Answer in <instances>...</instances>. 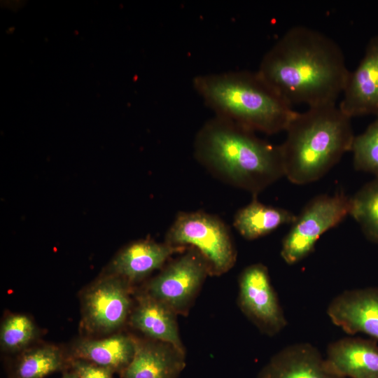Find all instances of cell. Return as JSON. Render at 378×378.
Returning <instances> with one entry per match:
<instances>
[{
	"instance_id": "9",
	"label": "cell",
	"mask_w": 378,
	"mask_h": 378,
	"mask_svg": "<svg viewBox=\"0 0 378 378\" xmlns=\"http://www.w3.org/2000/svg\"><path fill=\"white\" fill-rule=\"evenodd\" d=\"M238 304L243 314L268 336L277 335L287 326L268 270L261 263L251 265L240 274Z\"/></svg>"
},
{
	"instance_id": "18",
	"label": "cell",
	"mask_w": 378,
	"mask_h": 378,
	"mask_svg": "<svg viewBox=\"0 0 378 378\" xmlns=\"http://www.w3.org/2000/svg\"><path fill=\"white\" fill-rule=\"evenodd\" d=\"M296 218L292 211L260 202L257 196L240 209L234 216L233 225L240 234L248 240L263 237L279 226L292 224Z\"/></svg>"
},
{
	"instance_id": "3",
	"label": "cell",
	"mask_w": 378,
	"mask_h": 378,
	"mask_svg": "<svg viewBox=\"0 0 378 378\" xmlns=\"http://www.w3.org/2000/svg\"><path fill=\"white\" fill-rule=\"evenodd\" d=\"M351 119L336 104L297 112L280 145L284 176L294 184L304 185L325 176L351 150L355 136Z\"/></svg>"
},
{
	"instance_id": "6",
	"label": "cell",
	"mask_w": 378,
	"mask_h": 378,
	"mask_svg": "<svg viewBox=\"0 0 378 378\" xmlns=\"http://www.w3.org/2000/svg\"><path fill=\"white\" fill-rule=\"evenodd\" d=\"M351 211V197L343 192L320 195L296 216L282 241L281 255L288 265L304 259L314 250L320 237L340 224Z\"/></svg>"
},
{
	"instance_id": "10",
	"label": "cell",
	"mask_w": 378,
	"mask_h": 378,
	"mask_svg": "<svg viewBox=\"0 0 378 378\" xmlns=\"http://www.w3.org/2000/svg\"><path fill=\"white\" fill-rule=\"evenodd\" d=\"M327 314L346 333L362 332L378 340V288L343 291L331 300Z\"/></svg>"
},
{
	"instance_id": "11",
	"label": "cell",
	"mask_w": 378,
	"mask_h": 378,
	"mask_svg": "<svg viewBox=\"0 0 378 378\" xmlns=\"http://www.w3.org/2000/svg\"><path fill=\"white\" fill-rule=\"evenodd\" d=\"M339 108L350 117L378 115V36L369 41L356 69L350 71Z\"/></svg>"
},
{
	"instance_id": "8",
	"label": "cell",
	"mask_w": 378,
	"mask_h": 378,
	"mask_svg": "<svg viewBox=\"0 0 378 378\" xmlns=\"http://www.w3.org/2000/svg\"><path fill=\"white\" fill-rule=\"evenodd\" d=\"M131 284L110 274L90 286L83 293L82 323L88 332L108 334L120 328L132 310Z\"/></svg>"
},
{
	"instance_id": "22",
	"label": "cell",
	"mask_w": 378,
	"mask_h": 378,
	"mask_svg": "<svg viewBox=\"0 0 378 378\" xmlns=\"http://www.w3.org/2000/svg\"><path fill=\"white\" fill-rule=\"evenodd\" d=\"M351 151L356 170L378 176V115L364 132L355 136Z\"/></svg>"
},
{
	"instance_id": "16",
	"label": "cell",
	"mask_w": 378,
	"mask_h": 378,
	"mask_svg": "<svg viewBox=\"0 0 378 378\" xmlns=\"http://www.w3.org/2000/svg\"><path fill=\"white\" fill-rule=\"evenodd\" d=\"M131 312L129 323L148 339L171 344L185 350L181 342L176 313L164 303L142 293Z\"/></svg>"
},
{
	"instance_id": "13",
	"label": "cell",
	"mask_w": 378,
	"mask_h": 378,
	"mask_svg": "<svg viewBox=\"0 0 378 378\" xmlns=\"http://www.w3.org/2000/svg\"><path fill=\"white\" fill-rule=\"evenodd\" d=\"M186 352L158 340H138L134 356L122 378H177L186 367Z\"/></svg>"
},
{
	"instance_id": "19",
	"label": "cell",
	"mask_w": 378,
	"mask_h": 378,
	"mask_svg": "<svg viewBox=\"0 0 378 378\" xmlns=\"http://www.w3.org/2000/svg\"><path fill=\"white\" fill-rule=\"evenodd\" d=\"M65 363L62 351L56 346L27 349L17 360L13 378H45L62 369Z\"/></svg>"
},
{
	"instance_id": "12",
	"label": "cell",
	"mask_w": 378,
	"mask_h": 378,
	"mask_svg": "<svg viewBox=\"0 0 378 378\" xmlns=\"http://www.w3.org/2000/svg\"><path fill=\"white\" fill-rule=\"evenodd\" d=\"M257 378H345L330 369L319 350L307 342L290 344L276 353Z\"/></svg>"
},
{
	"instance_id": "7",
	"label": "cell",
	"mask_w": 378,
	"mask_h": 378,
	"mask_svg": "<svg viewBox=\"0 0 378 378\" xmlns=\"http://www.w3.org/2000/svg\"><path fill=\"white\" fill-rule=\"evenodd\" d=\"M209 274L205 259L197 250L190 247L153 278L144 293L164 303L177 315H184Z\"/></svg>"
},
{
	"instance_id": "15",
	"label": "cell",
	"mask_w": 378,
	"mask_h": 378,
	"mask_svg": "<svg viewBox=\"0 0 378 378\" xmlns=\"http://www.w3.org/2000/svg\"><path fill=\"white\" fill-rule=\"evenodd\" d=\"M185 249L166 242L134 241L123 248L112 260L110 274L119 276L132 285L162 267L172 255Z\"/></svg>"
},
{
	"instance_id": "21",
	"label": "cell",
	"mask_w": 378,
	"mask_h": 378,
	"mask_svg": "<svg viewBox=\"0 0 378 378\" xmlns=\"http://www.w3.org/2000/svg\"><path fill=\"white\" fill-rule=\"evenodd\" d=\"M37 331L35 323L28 316L10 314L1 325V349L7 353L23 352L35 340Z\"/></svg>"
},
{
	"instance_id": "5",
	"label": "cell",
	"mask_w": 378,
	"mask_h": 378,
	"mask_svg": "<svg viewBox=\"0 0 378 378\" xmlns=\"http://www.w3.org/2000/svg\"><path fill=\"white\" fill-rule=\"evenodd\" d=\"M169 245L197 250L210 275H221L234 265L237 251L230 230L218 217L203 211L180 213L166 234Z\"/></svg>"
},
{
	"instance_id": "17",
	"label": "cell",
	"mask_w": 378,
	"mask_h": 378,
	"mask_svg": "<svg viewBox=\"0 0 378 378\" xmlns=\"http://www.w3.org/2000/svg\"><path fill=\"white\" fill-rule=\"evenodd\" d=\"M137 342L138 339L123 333L102 339H80L71 347V358L121 373L132 360Z\"/></svg>"
},
{
	"instance_id": "2",
	"label": "cell",
	"mask_w": 378,
	"mask_h": 378,
	"mask_svg": "<svg viewBox=\"0 0 378 378\" xmlns=\"http://www.w3.org/2000/svg\"><path fill=\"white\" fill-rule=\"evenodd\" d=\"M194 148L196 158L209 171L253 196L284 176L280 145L216 115L197 132Z\"/></svg>"
},
{
	"instance_id": "4",
	"label": "cell",
	"mask_w": 378,
	"mask_h": 378,
	"mask_svg": "<svg viewBox=\"0 0 378 378\" xmlns=\"http://www.w3.org/2000/svg\"><path fill=\"white\" fill-rule=\"evenodd\" d=\"M192 84L216 116L253 132L273 134L286 131L297 113L258 71L200 74Z\"/></svg>"
},
{
	"instance_id": "23",
	"label": "cell",
	"mask_w": 378,
	"mask_h": 378,
	"mask_svg": "<svg viewBox=\"0 0 378 378\" xmlns=\"http://www.w3.org/2000/svg\"><path fill=\"white\" fill-rule=\"evenodd\" d=\"M68 363L76 378H113V372L91 362L71 358Z\"/></svg>"
},
{
	"instance_id": "20",
	"label": "cell",
	"mask_w": 378,
	"mask_h": 378,
	"mask_svg": "<svg viewBox=\"0 0 378 378\" xmlns=\"http://www.w3.org/2000/svg\"><path fill=\"white\" fill-rule=\"evenodd\" d=\"M350 216L365 237L378 244V176L351 197Z\"/></svg>"
},
{
	"instance_id": "1",
	"label": "cell",
	"mask_w": 378,
	"mask_h": 378,
	"mask_svg": "<svg viewBox=\"0 0 378 378\" xmlns=\"http://www.w3.org/2000/svg\"><path fill=\"white\" fill-rule=\"evenodd\" d=\"M291 106L336 104L350 71L339 44L314 29L287 30L262 57L257 71Z\"/></svg>"
},
{
	"instance_id": "24",
	"label": "cell",
	"mask_w": 378,
	"mask_h": 378,
	"mask_svg": "<svg viewBox=\"0 0 378 378\" xmlns=\"http://www.w3.org/2000/svg\"><path fill=\"white\" fill-rule=\"evenodd\" d=\"M62 378H76L74 373L70 370V371L65 372Z\"/></svg>"
},
{
	"instance_id": "14",
	"label": "cell",
	"mask_w": 378,
	"mask_h": 378,
	"mask_svg": "<svg viewBox=\"0 0 378 378\" xmlns=\"http://www.w3.org/2000/svg\"><path fill=\"white\" fill-rule=\"evenodd\" d=\"M326 361L345 378H378V345L375 340L346 337L328 346Z\"/></svg>"
}]
</instances>
